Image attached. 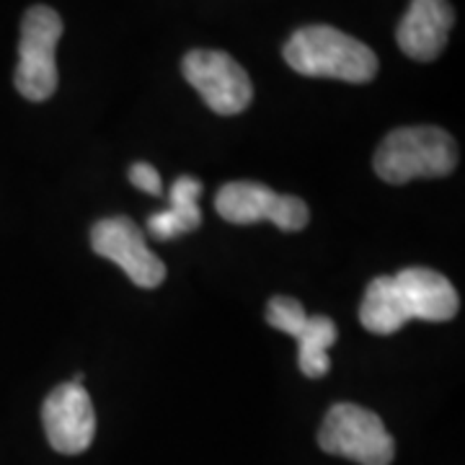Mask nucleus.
Masks as SVG:
<instances>
[{
  "label": "nucleus",
  "mask_w": 465,
  "mask_h": 465,
  "mask_svg": "<svg viewBox=\"0 0 465 465\" xmlns=\"http://www.w3.org/2000/svg\"><path fill=\"white\" fill-rule=\"evenodd\" d=\"M91 249L114 262L137 287L153 290L166 280V264L150 251L130 217H106L91 228Z\"/></svg>",
  "instance_id": "8"
},
{
  "label": "nucleus",
  "mask_w": 465,
  "mask_h": 465,
  "mask_svg": "<svg viewBox=\"0 0 465 465\" xmlns=\"http://www.w3.org/2000/svg\"><path fill=\"white\" fill-rule=\"evenodd\" d=\"M452 26L455 11L450 0H411L396 29V42L406 57L416 63H432L448 47Z\"/></svg>",
  "instance_id": "10"
},
{
  "label": "nucleus",
  "mask_w": 465,
  "mask_h": 465,
  "mask_svg": "<svg viewBox=\"0 0 465 465\" xmlns=\"http://www.w3.org/2000/svg\"><path fill=\"white\" fill-rule=\"evenodd\" d=\"M318 445L329 455H339L360 465H391L396 442L382 419L357 403H336L321 424Z\"/></svg>",
  "instance_id": "5"
},
{
  "label": "nucleus",
  "mask_w": 465,
  "mask_h": 465,
  "mask_svg": "<svg viewBox=\"0 0 465 465\" xmlns=\"http://www.w3.org/2000/svg\"><path fill=\"white\" fill-rule=\"evenodd\" d=\"M305 321H308V313L295 298L277 295V298L269 300V305H266V323L272 329H277V331L298 336L300 329L305 326Z\"/></svg>",
  "instance_id": "13"
},
{
  "label": "nucleus",
  "mask_w": 465,
  "mask_h": 465,
  "mask_svg": "<svg viewBox=\"0 0 465 465\" xmlns=\"http://www.w3.org/2000/svg\"><path fill=\"white\" fill-rule=\"evenodd\" d=\"M284 63L308 78H333L344 84H370L378 75V54L365 42L326 24H311L284 45Z\"/></svg>",
  "instance_id": "2"
},
{
  "label": "nucleus",
  "mask_w": 465,
  "mask_h": 465,
  "mask_svg": "<svg viewBox=\"0 0 465 465\" xmlns=\"http://www.w3.org/2000/svg\"><path fill=\"white\" fill-rule=\"evenodd\" d=\"M295 339H298L300 372L305 378H323L331 370L329 349L339 339L336 323L329 316H308Z\"/></svg>",
  "instance_id": "12"
},
{
  "label": "nucleus",
  "mask_w": 465,
  "mask_h": 465,
  "mask_svg": "<svg viewBox=\"0 0 465 465\" xmlns=\"http://www.w3.org/2000/svg\"><path fill=\"white\" fill-rule=\"evenodd\" d=\"M458 166V145L440 127H399L385 134L372 168L388 183H409L414 179H442Z\"/></svg>",
  "instance_id": "3"
},
{
  "label": "nucleus",
  "mask_w": 465,
  "mask_h": 465,
  "mask_svg": "<svg viewBox=\"0 0 465 465\" xmlns=\"http://www.w3.org/2000/svg\"><path fill=\"white\" fill-rule=\"evenodd\" d=\"M130 182L140 189V192H148L153 197H161L163 194V183L158 171L150 166V163H133L130 168Z\"/></svg>",
  "instance_id": "14"
},
{
  "label": "nucleus",
  "mask_w": 465,
  "mask_h": 465,
  "mask_svg": "<svg viewBox=\"0 0 465 465\" xmlns=\"http://www.w3.org/2000/svg\"><path fill=\"white\" fill-rule=\"evenodd\" d=\"M182 73L202 101L215 114L232 116L246 112L253 101L249 73L228 52L192 50L183 54Z\"/></svg>",
  "instance_id": "6"
},
{
  "label": "nucleus",
  "mask_w": 465,
  "mask_h": 465,
  "mask_svg": "<svg viewBox=\"0 0 465 465\" xmlns=\"http://www.w3.org/2000/svg\"><path fill=\"white\" fill-rule=\"evenodd\" d=\"M460 298L445 274L409 266L393 277H375L360 305V323L370 333L391 336L409 321L442 323L458 316Z\"/></svg>",
  "instance_id": "1"
},
{
  "label": "nucleus",
  "mask_w": 465,
  "mask_h": 465,
  "mask_svg": "<svg viewBox=\"0 0 465 465\" xmlns=\"http://www.w3.org/2000/svg\"><path fill=\"white\" fill-rule=\"evenodd\" d=\"M63 32H65V24L50 5H32L21 18L14 85L26 101L42 104L54 96L57 81H60L54 52L63 39Z\"/></svg>",
  "instance_id": "4"
},
{
  "label": "nucleus",
  "mask_w": 465,
  "mask_h": 465,
  "mask_svg": "<svg viewBox=\"0 0 465 465\" xmlns=\"http://www.w3.org/2000/svg\"><path fill=\"white\" fill-rule=\"evenodd\" d=\"M215 210L232 225H253L269 220L284 232L302 231L311 220V210L300 197L277 194L274 189L256 182H231L220 186Z\"/></svg>",
  "instance_id": "7"
},
{
  "label": "nucleus",
  "mask_w": 465,
  "mask_h": 465,
  "mask_svg": "<svg viewBox=\"0 0 465 465\" xmlns=\"http://www.w3.org/2000/svg\"><path fill=\"white\" fill-rule=\"evenodd\" d=\"M42 424L50 445L63 455H81L96 434V411L84 385L63 382L42 406Z\"/></svg>",
  "instance_id": "9"
},
{
  "label": "nucleus",
  "mask_w": 465,
  "mask_h": 465,
  "mask_svg": "<svg viewBox=\"0 0 465 465\" xmlns=\"http://www.w3.org/2000/svg\"><path fill=\"white\" fill-rule=\"evenodd\" d=\"M202 183L194 176H179L168 192V210L148 217V232L158 241H173L183 232L200 228L202 213L200 200Z\"/></svg>",
  "instance_id": "11"
}]
</instances>
